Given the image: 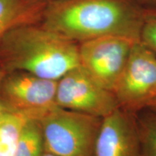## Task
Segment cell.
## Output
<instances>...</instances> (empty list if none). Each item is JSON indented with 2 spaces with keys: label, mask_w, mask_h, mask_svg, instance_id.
<instances>
[{
  "label": "cell",
  "mask_w": 156,
  "mask_h": 156,
  "mask_svg": "<svg viewBox=\"0 0 156 156\" xmlns=\"http://www.w3.org/2000/svg\"><path fill=\"white\" fill-rule=\"evenodd\" d=\"M147 108H150V109H152V110L156 111V98L151 103V104L149 105V106H148Z\"/></svg>",
  "instance_id": "obj_16"
},
{
  "label": "cell",
  "mask_w": 156,
  "mask_h": 156,
  "mask_svg": "<svg viewBox=\"0 0 156 156\" xmlns=\"http://www.w3.org/2000/svg\"><path fill=\"white\" fill-rule=\"evenodd\" d=\"M45 151L40 123L36 119L28 120L20 136L15 156H42Z\"/></svg>",
  "instance_id": "obj_11"
},
{
  "label": "cell",
  "mask_w": 156,
  "mask_h": 156,
  "mask_svg": "<svg viewBox=\"0 0 156 156\" xmlns=\"http://www.w3.org/2000/svg\"><path fill=\"white\" fill-rule=\"evenodd\" d=\"M95 156H142L136 115L119 108L103 118Z\"/></svg>",
  "instance_id": "obj_8"
},
{
  "label": "cell",
  "mask_w": 156,
  "mask_h": 156,
  "mask_svg": "<svg viewBox=\"0 0 156 156\" xmlns=\"http://www.w3.org/2000/svg\"><path fill=\"white\" fill-rule=\"evenodd\" d=\"M136 41L107 36L80 43V65L97 83L114 93Z\"/></svg>",
  "instance_id": "obj_7"
},
{
  "label": "cell",
  "mask_w": 156,
  "mask_h": 156,
  "mask_svg": "<svg viewBox=\"0 0 156 156\" xmlns=\"http://www.w3.org/2000/svg\"><path fill=\"white\" fill-rule=\"evenodd\" d=\"M147 9L139 0H56L40 24L77 44L107 36L140 41Z\"/></svg>",
  "instance_id": "obj_1"
},
{
  "label": "cell",
  "mask_w": 156,
  "mask_h": 156,
  "mask_svg": "<svg viewBox=\"0 0 156 156\" xmlns=\"http://www.w3.org/2000/svg\"><path fill=\"white\" fill-rule=\"evenodd\" d=\"M5 72L2 71V70L0 69V82H1L2 79V77H3L4 75H5ZM4 112H5V111H4L2 106L1 103H0V116H1L2 114V113H3Z\"/></svg>",
  "instance_id": "obj_15"
},
{
  "label": "cell",
  "mask_w": 156,
  "mask_h": 156,
  "mask_svg": "<svg viewBox=\"0 0 156 156\" xmlns=\"http://www.w3.org/2000/svg\"><path fill=\"white\" fill-rule=\"evenodd\" d=\"M58 107L103 119L119 105L114 93L97 83L79 65L57 81Z\"/></svg>",
  "instance_id": "obj_6"
},
{
  "label": "cell",
  "mask_w": 156,
  "mask_h": 156,
  "mask_svg": "<svg viewBox=\"0 0 156 156\" xmlns=\"http://www.w3.org/2000/svg\"><path fill=\"white\" fill-rule=\"evenodd\" d=\"M57 81L27 72L5 73L0 82V103L5 112L38 120L57 107Z\"/></svg>",
  "instance_id": "obj_4"
},
{
  "label": "cell",
  "mask_w": 156,
  "mask_h": 156,
  "mask_svg": "<svg viewBox=\"0 0 156 156\" xmlns=\"http://www.w3.org/2000/svg\"><path fill=\"white\" fill-rule=\"evenodd\" d=\"M47 4L46 0H0V41L17 27L40 24Z\"/></svg>",
  "instance_id": "obj_9"
},
{
  "label": "cell",
  "mask_w": 156,
  "mask_h": 156,
  "mask_svg": "<svg viewBox=\"0 0 156 156\" xmlns=\"http://www.w3.org/2000/svg\"><path fill=\"white\" fill-rule=\"evenodd\" d=\"M42 156H57V155H54V154H52L51 153H48V152L45 151V153H44V155H43Z\"/></svg>",
  "instance_id": "obj_17"
},
{
  "label": "cell",
  "mask_w": 156,
  "mask_h": 156,
  "mask_svg": "<svg viewBox=\"0 0 156 156\" xmlns=\"http://www.w3.org/2000/svg\"><path fill=\"white\" fill-rule=\"evenodd\" d=\"M80 65L79 44L41 24L17 27L0 41V69L58 81Z\"/></svg>",
  "instance_id": "obj_2"
},
{
  "label": "cell",
  "mask_w": 156,
  "mask_h": 156,
  "mask_svg": "<svg viewBox=\"0 0 156 156\" xmlns=\"http://www.w3.org/2000/svg\"><path fill=\"white\" fill-rule=\"evenodd\" d=\"M102 119L56 107L38 120L45 151L57 156H95Z\"/></svg>",
  "instance_id": "obj_3"
},
{
  "label": "cell",
  "mask_w": 156,
  "mask_h": 156,
  "mask_svg": "<svg viewBox=\"0 0 156 156\" xmlns=\"http://www.w3.org/2000/svg\"><path fill=\"white\" fill-rule=\"evenodd\" d=\"M47 2H51V1H56V0H46Z\"/></svg>",
  "instance_id": "obj_18"
},
{
  "label": "cell",
  "mask_w": 156,
  "mask_h": 156,
  "mask_svg": "<svg viewBox=\"0 0 156 156\" xmlns=\"http://www.w3.org/2000/svg\"><path fill=\"white\" fill-rule=\"evenodd\" d=\"M140 1L147 5H151V6L156 5V0H140Z\"/></svg>",
  "instance_id": "obj_14"
},
{
  "label": "cell",
  "mask_w": 156,
  "mask_h": 156,
  "mask_svg": "<svg viewBox=\"0 0 156 156\" xmlns=\"http://www.w3.org/2000/svg\"><path fill=\"white\" fill-rule=\"evenodd\" d=\"M29 120L23 115L4 112L0 116V156H15L21 132Z\"/></svg>",
  "instance_id": "obj_10"
},
{
  "label": "cell",
  "mask_w": 156,
  "mask_h": 156,
  "mask_svg": "<svg viewBox=\"0 0 156 156\" xmlns=\"http://www.w3.org/2000/svg\"><path fill=\"white\" fill-rule=\"evenodd\" d=\"M140 41L156 55V8L147 9Z\"/></svg>",
  "instance_id": "obj_13"
},
{
  "label": "cell",
  "mask_w": 156,
  "mask_h": 156,
  "mask_svg": "<svg viewBox=\"0 0 156 156\" xmlns=\"http://www.w3.org/2000/svg\"><path fill=\"white\" fill-rule=\"evenodd\" d=\"M114 94L119 108L135 115L156 98V55L140 41L134 43Z\"/></svg>",
  "instance_id": "obj_5"
},
{
  "label": "cell",
  "mask_w": 156,
  "mask_h": 156,
  "mask_svg": "<svg viewBox=\"0 0 156 156\" xmlns=\"http://www.w3.org/2000/svg\"><path fill=\"white\" fill-rule=\"evenodd\" d=\"M142 156H156V111L146 108L136 114Z\"/></svg>",
  "instance_id": "obj_12"
}]
</instances>
